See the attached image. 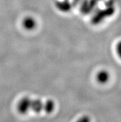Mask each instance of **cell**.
<instances>
[{
    "mask_svg": "<svg viewBox=\"0 0 121 122\" xmlns=\"http://www.w3.org/2000/svg\"><path fill=\"white\" fill-rule=\"evenodd\" d=\"M30 101L31 99L27 97L22 98L17 104V110L21 114H25L30 110Z\"/></svg>",
    "mask_w": 121,
    "mask_h": 122,
    "instance_id": "obj_1",
    "label": "cell"
},
{
    "mask_svg": "<svg viewBox=\"0 0 121 122\" xmlns=\"http://www.w3.org/2000/svg\"><path fill=\"white\" fill-rule=\"evenodd\" d=\"M44 108V102H43L39 99L33 100L31 99L30 107V109L36 113H40V112L43 110Z\"/></svg>",
    "mask_w": 121,
    "mask_h": 122,
    "instance_id": "obj_2",
    "label": "cell"
},
{
    "mask_svg": "<svg viewBox=\"0 0 121 122\" xmlns=\"http://www.w3.org/2000/svg\"><path fill=\"white\" fill-rule=\"evenodd\" d=\"M23 25L27 30L34 29L36 26V21L32 17H26L23 21Z\"/></svg>",
    "mask_w": 121,
    "mask_h": 122,
    "instance_id": "obj_3",
    "label": "cell"
},
{
    "mask_svg": "<svg viewBox=\"0 0 121 122\" xmlns=\"http://www.w3.org/2000/svg\"><path fill=\"white\" fill-rule=\"evenodd\" d=\"M97 78L98 82L101 84H104L109 80V74L106 71H101L97 74Z\"/></svg>",
    "mask_w": 121,
    "mask_h": 122,
    "instance_id": "obj_4",
    "label": "cell"
},
{
    "mask_svg": "<svg viewBox=\"0 0 121 122\" xmlns=\"http://www.w3.org/2000/svg\"><path fill=\"white\" fill-rule=\"evenodd\" d=\"M55 108V104L52 100H48L44 102V110L46 113H51L54 110Z\"/></svg>",
    "mask_w": 121,
    "mask_h": 122,
    "instance_id": "obj_5",
    "label": "cell"
},
{
    "mask_svg": "<svg viewBox=\"0 0 121 122\" xmlns=\"http://www.w3.org/2000/svg\"><path fill=\"white\" fill-rule=\"evenodd\" d=\"M90 118L88 117V116H83L82 117L80 118L77 121H76V122H90Z\"/></svg>",
    "mask_w": 121,
    "mask_h": 122,
    "instance_id": "obj_6",
    "label": "cell"
}]
</instances>
